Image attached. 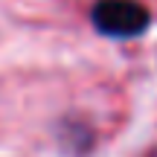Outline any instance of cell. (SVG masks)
<instances>
[{
	"mask_svg": "<svg viewBox=\"0 0 157 157\" xmlns=\"http://www.w3.org/2000/svg\"><path fill=\"white\" fill-rule=\"evenodd\" d=\"M93 26L111 38H134L148 26V9L140 0H99L93 6Z\"/></svg>",
	"mask_w": 157,
	"mask_h": 157,
	"instance_id": "cell-1",
	"label": "cell"
}]
</instances>
